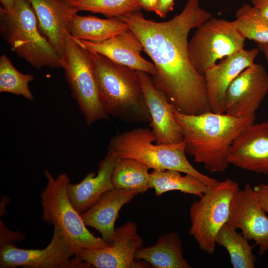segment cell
<instances>
[{"label":"cell","mask_w":268,"mask_h":268,"mask_svg":"<svg viewBox=\"0 0 268 268\" xmlns=\"http://www.w3.org/2000/svg\"><path fill=\"white\" fill-rule=\"evenodd\" d=\"M159 0H139L141 9L148 11H155Z\"/></svg>","instance_id":"obj_34"},{"label":"cell","mask_w":268,"mask_h":268,"mask_svg":"<svg viewBox=\"0 0 268 268\" xmlns=\"http://www.w3.org/2000/svg\"><path fill=\"white\" fill-rule=\"evenodd\" d=\"M137 225L127 222L115 228L112 243L107 247L85 249L75 255L96 268H148L147 263L141 264L135 259L136 251L142 247L143 241L138 233Z\"/></svg>","instance_id":"obj_11"},{"label":"cell","mask_w":268,"mask_h":268,"mask_svg":"<svg viewBox=\"0 0 268 268\" xmlns=\"http://www.w3.org/2000/svg\"><path fill=\"white\" fill-rule=\"evenodd\" d=\"M251 2L264 16L268 18V0H251Z\"/></svg>","instance_id":"obj_33"},{"label":"cell","mask_w":268,"mask_h":268,"mask_svg":"<svg viewBox=\"0 0 268 268\" xmlns=\"http://www.w3.org/2000/svg\"><path fill=\"white\" fill-rule=\"evenodd\" d=\"M93 268L87 262L83 261L78 256L74 255V257H70L65 267V268Z\"/></svg>","instance_id":"obj_32"},{"label":"cell","mask_w":268,"mask_h":268,"mask_svg":"<svg viewBox=\"0 0 268 268\" xmlns=\"http://www.w3.org/2000/svg\"><path fill=\"white\" fill-rule=\"evenodd\" d=\"M24 239V236L20 232L9 230L2 220L0 219V246L15 244Z\"/></svg>","instance_id":"obj_29"},{"label":"cell","mask_w":268,"mask_h":268,"mask_svg":"<svg viewBox=\"0 0 268 268\" xmlns=\"http://www.w3.org/2000/svg\"><path fill=\"white\" fill-rule=\"evenodd\" d=\"M34 76L18 71L5 55L0 57V92L10 93L21 96L33 101L34 97L28 84L33 80Z\"/></svg>","instance_id":"obj_27"},{"label":"cell","mask_w":268,"mask_h":268,"mask_svg":"<svg viewBox=\"0 0 268 268\" xmlns=\"http://www.w3.org/2000/svg\"><path fill=\"white\" fill-rule=\"evenodd\" d=\"M75 255L72 245L64 232L54 225L51 240L43 249H24L14 244L0 246V268H65Z\"/></svg>","instance_id":"obj_10"},{"label":"cell","mask_w":268,"mask_h":268,"mask_svg":"<svg viewBox=\"0 0 268 268\" xmlns=\"http://www.w3.org/2000/svg\"><path fill=\"white\" fill-rule=\"evenodd\" d=\"M89 52L107 114L126 123L150 122L137 71L101 54Z\"/></svg>","instance_id":"obj_3"},{"label":"cell","mask_w":268,"mask_h":268,"mask_svg":"<svg viewBox=\"0 0 268 268\" xmlns=\"http://www.w3.org/2000/svg\"><path fill=\"white\" fill-rule=\"evenodd\" d=\"M65 0L72 3L73 2L75 1H77V0Z\"/></svg>","instance_id":"obj_38"},{"label":"cell","mask_w":268,"mask_h":268,"mask_svg":"<svg viewBox=\"0 0 268 268\" xmlns=\"http://www.w3.org/2000/svg\"><path fill=\"white\" fill-rule=\"evenodd\" d=\"M150 168L130 158H118L112 176L114 188L134 191L139 193L150 189Z\"/></svg>","instance_id":"obj_24"},{"label":"cell","mask_w":268,"mask_h":268,"mask_svg":"<svg viewBox=\"0 0 268 268\" xmlns=\"http://www.w3.org/2000/svg\"><path fill=\"white\" fill-rule=\"evenodd\" d=\"M29 0L36 13L40 31L61 58L67 35L70 34L72 21L78 9L65 0Z\"/></svg>","instance_id":"obj_18"},{"label":"cell","mask_w":268,"mask_h":268,"mask_svg":"<svg viewBox=\"0 0 268 268\" xmlns=\"http://www.w3.org/2000/svg\"><path fill=\"white\" fill-rule=\"evenodd\" d=\"M174 170H153L150 173V189H153L156 196L167 192L179 191L200 198L209 188L197 177Z\"/></svg>","instance_id":"obj_23"},{"label":"cell","mask_w":268,"mask_h":268,"mask_svg":"<svg viewBox=\"0 0 268 268\" xmlns=\"http://www.w3.org/2000/svg\"><path fill=\"white\" fill-rule=\"evenodd\" d=\"M9 198L7 196H3L1 198L0 207V215H3L5 213V207L9 202Z\"/></svg>","instance_id":"obj_35"},{"label":"cell","mask_w":268,"mask_h":268,"mask_svg":"<svg viewBox=\"0 0 268 268\" xmlns=\"http://www.w3.org/2000/svg\"><path fill=\"white\" fill-rule=\"evenodd\" d=\"M2 7L5 9L11 8L14 5L16 0H0Z\"/></svg>","instance_id":"obj_37"},{"label":"cell","mask_w":268,"mask_h":268,"mask_svg":"<svg viewBox=\"0 0 268 268\" xmlns=\"http://www.w3.org/2000/svg\"><path fill=\"white\" fill-rule=\"evenodd\" d=\"M72 4L78 11L101 13L108 18H120L141 9L139 0H79Z\"/></svg>","instance_id":"obj_28"},{"label":"cell","mask_w":268,"mask_h":268,"mask_svg":"<svg viewBox=\"0 0 268 268\" xmlns=\"http://www.w3.org/2000/svg\"><path fill=\"white\" fill-rule=\"evenodd\" d=\"M233 22L245 39L257 43H268V18L254 6H241L235 13Z\"/></svg>","instance_id":"obj_26"},{"label":"cell","mask_w":268,"mask_h":268,"mask_svg":"<svg viewBox=\"0 0 268 268\" xmlns=\"http://www.w3.org/2000/svg\"><path fill=\"white\" fill-rule=\"evenodd\" d=\"M257 48L263 53L268 63V43H257Z\"/></svg>","instance_id":"obj_36"},{"label":"cell","mask_w":268,"mask_h":268,"mask_svg":"<svg viewBox=\"0 0 268 268\" xmlns=\"http://www.w3.org/2000/svg\"><path fill=\"white\" fill-rule=\"evenodd\" d=\"M260 51L244 49L221 60L204 73L210 111L225 113V96L232 81L245 69L254 64Z\"/></svg>","instance_id":"obj_16"},{"label":"cell","mask_w":268,"mask_h":268,"mask_svg":"<svg viewBox=\"0 0 268 268\" xmlns=\"http://www.w3.org/2000/svg\"><path fill=\"white\" fill-rule=\"evenodd\" d=\"M137 72L151 116L150 125L155 137V143L171 144L183 141L181 128L174 116L177 110L175 107L163 92L154 86L148 73Z\"/></svg>","instance_id":"obj_14"},{"label":"cell","mask_w":268,"mask_h":268,"mask_svg":"<svg viewBox=\"0 0 268 268\" xmlns=\"http://www.w3.org/2000/svg\"><path fill=\"white\" fill-rule=\"evenodd\" d=\"M239 190L238 183L227 178L209 188L199 201L191 204L189 232L201 250L213 254L217 234L227 222L231 201Z\"/></svg>","instance_id":"obj_8"},{"label":"cell","mask_w":268,"mask_h":268,"mask_svg":"<svg viewBox=\"0 0 268 268\" xmlns=\"http://www.w3.org/2000/svg\"><path fill=\"white\" fill-rule=\"evenodd\" d=\"M227 223L240 229L249 240H254L259 246V255L268 251V217L250 184H246L233 196Z\"/></svg>","instance_id":"obj_12"},{"label":"cell","mask_w":268,"mask_h":268,"mask_svg":"<svg viewBox=\"0 0 268 268\" xmlns=\"http://www.w3.org/2000/svg\"><path fill=\"white\" fill-rule=\"evenodd\" d=\"M117 158L107 150L106 156L99 163L97 174L90 172L79 183H68L69 198L79 213L91 207L105 193L114 188L112 176Z\"/></svg>","instance_id":"obj_20"},{"label":"cell","mask_w":268,"mask_h":268,"mask_svg":"<svg viewBox=\"0 0 268 268\" xmlns=\"http://www.w3.org/2000/svg\"><path fill=\"white\" fill-rule=\"evenodd\" d=\"M174 116L182 130L186 153L210 173L222 172L228 168L233 141L256 120L255 114L236 117L210 111L188 115L176 110Z\"/></svg>","instance_id":"obj_2"},{"label":"cell","mask_w":268,"mask_h":268,"mask_svg":"<svg viewBox=\"0 0 268 268\" xmlns=\"http://www.w3.org/2000/svg\"><path fill=\"white\" fill-rule=\"evenodd\" d=\"M46 186L40 194L42 207V218L49 225H57L70 240L75 255L85 249H97L108 247L110 244L103 238L95 236L87 229L79 213L68 197L67 185L70 180L66 173L56 178L44 170Z\"/></svg>","instance_id":"obj_6"},{"label":"cell","mask_w":268,"mask_h":268,"mask_svg":"<svg viewBox=\"0 0 268 268\" xmlns=\"http://www.w3.org/2000/svg\"><path fill=\"white\" fill-rule=\"evenodd\" d=\"M268 92V74L254 63L230 83L225 96V113L236 117L254 115Z\"/></svg>","instance_id":"obj_13"},{"label":"cell","mask_w":268,"mask_h":268,"mask_svg":"<svg viewBox=\"0 0 268 268\" xmlns=\"http://www.w3.org/2000/svg\"><path fill=\"white\" fill-rule=\"evenodd\" d=\"M128 28L119 18H100L93 15L73 17L71 36L75 39L101 42L111 38Z\"/></svg>","instance_id":"obj_22"},{"label":"cell","mask_w":268,"mask_h":268,"mask_svg":"<svg viewBox=\"0 0 268 268\" xmlns=\"http://www.w3.org/2000/svg\"><path fill=\"white\" fill-rule=\"evenodd\" d=\"M228 162L239 168L268 174V121L245 128L233 141Z\"/></svg>","instance_id":"obj_15"},{"label":"cell","mask_w":268,"mask_h":268,"mask_svg":"<svg viewBox=\"0 0 268 268\" xmlns=\"http://www.w3.org/2000/svg\"><path fill=\"white\" fill-rule=\"evenodd\" d=\"M89 51L98 53L111 60L136 71L152 76L156 73L153 63L143 58L142 44L137 35L129 27L110 39L101 42L78 40Z\"/></svg>","instance_id":"obj_17"},{"label":"cell","mask_w":268,"mask_h":268,"mask_svg":"<svg viewBox=\"0 0 268 268\" xmlns=\"http://www.w3.org/2000/svg\"><path fill=\"white\" fill-rule=\"evenodd\" d=\"M0 31L11 50L32 67H61V58L40 31L29 0H16L9 9L0 7Z\"/></svg>","instance_id":"obj_5"},{"label":"cell","mask_w":268,"mask_h":268,"mask_svg":"<svg viewBox=\"0 0 268 268\" xmlns=\"http://www.w3.org/2000/svg\"><path fill=\"white\" fill-rule=\"evenodd\" d=\"M211 17L200 6V0H188L182 11L167 21L147 19L140 10L119 18L137 35L152 60L156 69L151 78L154 86L183 114L210 111L205 77L189 58L188 35Z\"/></svg>","instance_id":"obj_1"},{"label":"cell","mask_w":268,"mask_h":268,"mask_svg":"<svg viewBox=\"0 0 268 268\" xmlns=\"http://www.w3.org/2000/svg\"><path fill=\"white\" fill-rule=\"evenodd\" d=\"M248 241L227 223L220 229L215 240L216 244L227 251L234 268H254L257 259L253 249L256 245H251Z\"/></svg>","instance_id":"obj_25"},{"label":"cell","mask_w":268,"mask_h":268,"mask_svg":"<svg viewBox=\"0 0 268 268\" xmlns=\"http://www.w3.org/2000/svg\"><path fill=\"white\" fill-rule=\"evenodd\" d=\"M61 67L87 124L108 119L109 116L102 102L90 52L70 34L66 37Z\"/></svg>","instance_id":"obj_7"},{"label":"cell","mask_w":268,"mask_h":268,"mask_svg":"<svg viewBox=\"0 0 268 268\" xmlns=\"http://www.w3.org/2000/svg\"><path fill=\"white\" fill-rule=\"evenodd\" d=\"M262 208L268 213V185L259 184L253 188Z\"/></svg>","instance_id":"obj_30"},{"label":"cell","mask_w":268,"mask_h":268,"mask_svg":"<svg viewBox=\"0 0 268 268\" xmlns=\"http://www.w3.org/2000/svg\"><path fill=\"white\" fill-rule=\"evenodd\" d=\"M155 137L147 128H138L117 134L109 141L108 150L117 158H130L157 170H174L192 175L209 188L219 181L205 175L190 163L186 157L184 141L171 144H153Z\"/></svg>","instance_id":"obj_4"},{"label":"cell","mask_w":268,"mask_h":268,"mask_svg":"<svg viewBox=\"0 0 268 268\" xmlns=\"http://www.w3.org/2000/svg\"><path fill=\"white\" fill-rule=\"evenodd\" d=\"M135 257L154 268H192L183 256L181 238L174 232L161 235L154 245L141 248Z\"/></svg>","instance_id":"obj_21"},{"label":"cell","mask_w":268,"mask_h":268,"mask_svg":"<svg viewBox=\"0 0 268 268\" xmlns=\"http://www.w3.org/2000/svg\"><path fill=\"white\" fill-rule=\"evenodd\" d=\"M139 193L136 191L114 188L104 194L91 207L80 213L86 226L95 229L109 244L112 243L115 224L122 206Z\"/></svg>","instance_id":"obj_19"},{"label":"cell","mask_w":268,"mask_h":268,"mask_svg":"<svg viewBox=\"0 0 268 268\" xmlns=\"http://www.w3.org/2000/svg\"><path fill=\"white\" fill-rule=\"evenodd\" d=\"M245 40L233 21L211 17L197 28L189 41L190 61L197 71L204 75L218 60L244 49Z\"/></svg>","instance_id":"obj_9"},{"label":"cell","mask_w":268,"mask_h":268,"mask_svg":"<svg viewBox=\"0 0 268 268\" xmlns=\"http://www.w3.org/2000/svg\"><path fill=\"white\" fill-rule=\"evenodd\" d=\"M174 5V0H159L155 12L161 18H165L173 10Z\"/></svg>","instance_id":"obj_31"}]
</instances>
